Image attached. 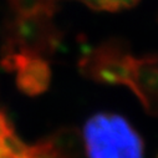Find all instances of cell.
<instances>
[{
  "mask_svg": "<svg viewBox=\"0 0 158 158\" xmlns=\"http://www.w3.org/2000/svg\"><path fill=\"white\" fill-rule=\"evenodd\" d=\"M87 4L102 9H118L133 4L136 0H84Z\"/></svg>",
  "mask_w": 158,
  "mask_h": 158,
  "instance_id": "obj_2",
  "label": "cell"
},
{
  "mask_svg": "<svg viewBox=\"0 0 158 158\" xmlns=\"http://www.w3.org/2000/svg\"><path fill=\"white\" fill-rule=\"evenodd\" d=\"M81 146L86 158H143V144L123 117L98 113L86 122Z\"/></svg>",
  "mask_w": 158,
  "mask_h": 158,
  "instance_id": "obj_1",
  "label": "cell"
}]
</instances>
